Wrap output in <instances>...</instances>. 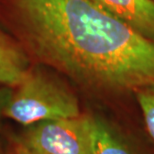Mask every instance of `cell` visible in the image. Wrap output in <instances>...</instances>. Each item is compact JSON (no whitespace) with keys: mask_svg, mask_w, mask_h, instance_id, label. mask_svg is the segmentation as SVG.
Returning <instances> with one entry per match:
<instances>
[{"mask_svg":"<svg viewBox=\"0 0 154 154\" xmlns=\"http://www.w3.org/2000/svg\"><path fill=\"white\" fill-rule=\"evenodd\" d=\"M32 54L79 85L103 93L154 85V41L91 0H10Z\"/></svg>","mask_w":154,"mask_h":154,"instance_id":"1","label":"cell"},{"mask_svg":"<svg viewBox=\"0 0 154 154\" xmlns=\"http://www.w3.org/2000/svg\"><path fill=\"white\" fill-rule=\"evenodd\" d=\"M81 114L76 95L55 77L30 68L15 88L3 116L24 127L40 121L68 118Z\"/></svg>","mask_w":154,"mask_h":154,"instance_id":"2","label":"cell"},{"mask_svg":"<svg viewBox=\"0 0 154 154\" xmlns=\"http://www.w3.org/2000/svg\"><path fill=\"white\" fill-rule=\"evenodd\" d=\"M94 116L45 120L25 126L17 143L29 154H94Z\"/></svg>","mask_w":154,"mask_h":154,"instance_id":"3","label":"cell"},{"mask_svg":"<svg viewBox=\"0 0 154 154\" xmlns=\"http://www.w3.org/2000/svg\"><path fill=\"white\" fill-rule=\"evenodd\" d=\"M98 7L154 41V0H91Z\"/></svg>","mask_w":154,"mask_h":154,"instance_id":"4","label":"cell"},{"mask_svg":"<svg viewBox=\"0 0 154 154\" xmlns=\"http://www.w3.org/2000/svg\"><path fill=\"white\" fill-rule=\"evenodd\" d=\"M30 68L25 50L0 31V85L15 88Z\"/></svg>","mask_w":154,"mask_h":154,"instance_id":"5","label":"cell"},{"mask_svg":"<svg viewBox=\"0 0 154 154\" xmlns=\"http://www.w3.org/2000/svg\"><path fill=\"white\" fill-rule=\"evenodd\" d=\"M94 154H138L118 130L102 118L94 116Z\"/></svg>","mask_w":154,"mask_h":154,"instance_id":"6","label":"cell"},{"mask_svg":"<svg viewBox=\"0 0 154 154\" xmlns=\"http://www.w3.org/2000/svg\"><path fill=\"white\" fill-rule=\"evenodd\" d=\"M141 110L146 130L154 140V85L147 86L134 92Z\"/></svg>","mask_w":154,"mask_h":154,"instance_id":"7","label":"cell"},{"mask_svg":"<svg viewBox=\"0 0 154 154\" xmlns=\"http://www.w3.org/2000/svg\"><path fill=\"white\" fill-rule=\"evenodd\" d=\"M12 92H13V88L0 85V117L3 116V112L10 99Z\"/></svg>","mask_w":154,"mask_h":154,"instance_id":"8","label":"cell"},{"mask_svg":"<svg viewBox=\"0 0 154 154\" xmlns=\"http://www.w3.org/2000/svg\"><path fill=\"white\" fill-rule=\"evenodd\" d=\"M15 151H16L18 154H29L28 152H27L26 151V150L25 149H24L23 148V147L22 146H21V145H19V144H16V145H15Z\"/></svg>","mask_w":154,"mask_h":154,"instance_id":"9","label":"cell"},{"mask_svg":"<svg viewBox=\"0 0 154 154\" xmlns=\"http://www.w3.org/2000/svg\"><path fill=\"white\" fill-rule=\"evenodd\" d=\"M0 154H9L7 151H6V149L3 147V145L1 143H0Z\"/></svg>","mask_w":154,"mask_h":154,"instance_id":"10","label":"cell"},{"mask_svg":"<svg viewBox=\"0 0 154 154\" xmlns=\"http://www.w3.org/2000/svg\"><path fill=\"white\" fill-rule=\"evenodd\" d=\"M14 154H18V153H17V152H16V151H15V150H14Z\"/></svg>","mask_w":154,"mask_h":154,"instance_id":"11","label":"cell"}]
</instances>
